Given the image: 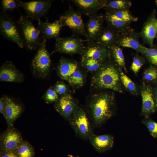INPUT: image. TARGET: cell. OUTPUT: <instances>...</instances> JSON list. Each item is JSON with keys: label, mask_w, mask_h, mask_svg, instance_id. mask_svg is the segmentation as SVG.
<instances>
[{"label": "cell", "mask_w": 157, "mask_h": 157, "mask_svg": "<svg viewBox=\"0 0 157 157\" xmlns=\"http://www.w3.org/2000/svg\"><path fill=\"white\" fill-rule=\"evenodd\" d=\"M88 138L95 149L99 152L109 150L112 147L113 144V137L110 135H97L92 133Z\"/></svg>", "instance_id": "cell-21"}, {"label": "cell", "mask_w": 157, "mask_h": 157, "mask_svg": "<svg viewBox=\"0 0 157 157\" xmlns=\"http://www.w3.org/2000/svg\"><path fill=\"white\" fill-rule=\"evenodd\" d=\"M108 11L112 15L118 18L131 23L137 21V17L133 15L129 10H111Z\"/></svg>", "instance_id": "cell-28"}, {"label": "cell", "mask_w": 157, "mask_h": 157, "mask_svg": "<svg viewBox=\"0 0 157 157\" xmlns=\"http://www.w3.org/2000/svg\"><path fill=\"white\" fill-rule=\"evenodd\" d=\"M57 93L60 94H64L67 91V87L62 83H57L55 85V89Z\"/></svg>", "instance_id": "cell-38"}, {"label": "cell", "mask_w": 157, "mask_h": 157, "mask_svg": "<svg viewBox=\"0 0 157 157\" xmlns=\"http://www.w3.org/2000/svg\"><path fill=\"white\" fill-rule=\"evenodd\" d=\"M156 3L157 5V0L156 1Z\"/></svg>", "instance_id": "cell-44"}, {"label": "cell", "mask_w": 157, "mask_h": 157, "mask_svg": "<svg viewBox=\"0 0 157 157\" xmlns=\"http://www.w3.org/2000/svg\"><path fill=\"white\" fill-rule=\"evenodd\" d=\"M145 62L144 59L138 54H136L133 58L131 68L133 72L138 73Z\"/></svg>", "instance_id": "cell-34"}, {"label": "cell", "mask_w": 157, "mask_h": 157, "mask_svg": "<svg viewBox=\"0 0 157 157\" xmlns=\"http://www.w3.org/2000/svg\"><path fill=\"white\" fill-rule=\"evenodd\" d=\"M155 26L156 31L157 32V19H156L155 20Z\"/></svg>", "instance_id": "cell-42"}, {"label": "cell", "mask_w": 157, "mask_h": 157, "mask_svg": "<svg viewBox=\"0 0 157 157\" xmlns=\"http://www.w3.org/2000/svg\"><path fill=\"white\" fill-rule=\"evenodd\" d=\"M0 33L4 39L14 42L20 48L25 46L18 21L7 13H0Z\"/></svg>", "instance_id": "cell-3"}, {"label": "cell", "mask_w": 157, "mask_h": 157, "mask_svg": "<svg viewBox=\"0 0 157 157\" xmlns=\"http://www.w3.org/2000/svg\"><path fill=\"white\" fill-rule=\"evenodd\" d=\"M1 4V12L3 13L13 11L18 7L16 0H2Z\"/></svg>", "instance_id": "cell-33"}, {"label": "cell", "mask_w": 157, "mask_h": 157, "mask_svg": "<svg viewBox=\"0 0 157 157\" xmlns=\"http://www.w3.org/2000/svg\"><path fill=\"white\" fill-rule=\"evenodd\" d=\"M0 79L1 81L21 83L24 77L12 62L7 61L0 68Z\"/></svg>", "instance_id": "cell-16"}, {"label": "cell", "mask_w": 157, "mask_h": 157, "mask_svg": "<svg viewBox=\"0 0 157 157\" xmlns=\"http://www.w3.org/2000/svg\"><path fill=\"white\" fill-rule=\"evenodd\" d=\"M38 22L37 28L40 35L43 39L47 40L53 38L55 39L59 37L60 31L64 27L60 19L52 22H49L48 19L45 22H42L40 20Z\"/></svg>", "instance_id": "cell-13"}, {"label": "cell", "mask_w": 157, "mask_h": 157, "mask_svg": "<svg viewBox=\"0 0 157 157\" xmlns=\"http://www.w3.org/2000/svg\"><path fill=\"white\" fill-rule=\"evenodd\" d=\"M132 3L128 0H106L104 9L106 10H129Z\"/></svg>", "instance_id": "cell-25"}, {"label": "cell", "mask_w": 157, "mask_h": 157, "mask_svg": "<svg viewBox=\"0 0 157 157\" xmlns=\"http://www.w3.org/2000/svg\"><path fill=\"white\" fill-rule=\"evenodd\" d=\"M5 108V101L4 97H2L0 99V112L3 115Z\"/></svg>", "instance_id": "cell-40"}, {"label": "cell", "mask_w": 157, "mask_h": 157, "mask_svg": "<svg viewBox=\"0 0 157 157\" xmlns=\"http://www.w3.org/2000/svg\"><path fill=\"white\" fill-rule=\"evenodd\" d=\"M56 111L66 118H69L78 109L73 98L69 94H65L57 101L55 105Z\"/></svg>", "instance_id": "cell-17"}, {"label": "cell", "mask_w": 157, "mask_h": 157, "mask_svg": "<svg viewBox=\"0 0 157 157\" xmlns=\"http://www.w3.org/2000/svg\"><path fill=\"white\" fill-rule=\"evenodd\" d=\"M23 141L21 134L15 128H8L1 137V149L2 151H16Z\"/></svg>", "instance_id": "cell-10"}, {"label": "cell", "mask_w": 157, "mask_h": 157, "mask_svg": "<svg viewBox=\"0 0 157 157\" xmlns=\"http://www.w3.org/2000/svg\"><path fill=\"white\" fill-rule=\"evenodd\" d=\"M77 10L89 17L97 14L99 9L104 8L106 0H73Z\"/></svg>", "instance_id": "cell-15"}, {"label": "cell", "mask_w": 157, "mask_h": 157, "mask_svg": "<svg viewBox=\"0 0 157 157\" xmlns=\"http://www.w3.org/2000/svg\"><path fill=\"white\" fill-rule=\"evenodd\" d=\"M18 7L22 8L26 16L32 20L38 21L45 16L49 10L53 0H38L24 1L16 0Z\"/></svg>", "instance_id": "cell-6"}, {"label": "cell", "mask_w": 157, "mask_h": 157, "mask_svg": "<svg viewBox=\"0 0 157 157\" xmlns=\"http://www.w3.org/2000/svg\"><path fill=\"white\" fill-rule=\"evenodd\" d=\"M47 41L43 39L31 63L34 74L41 78H45L48 76L51 65L50 54L46 47Z\"/></svg>", "instance_id": "cell-5"}, {"label": "cell", "mask_w": 157, "mask_h": 157, "mask_svg": "<svg viewBox=\"0 0 157 157\" xmlns=\"http://www.w3.org/2000/svg\"><path fill=\"white\" fill-rule=\"evenodd\" d=\"M18 157H33L34 151L27 142L23 141L16 150Z\"/></svg>", "instance_id": "cell-29"}, {"label": "cell", "mask_w": 157, "mask_h": 157, "mask_svg": "<svg viewBox=\"0 0 157 157\" xmlns=\"http://www.w3.org/2000/svg\"><path fill=\"white\" fill-rule=\"evenodd\" d=\"M104 16L107 26L120 34L129 31L132 29L131 27V23L118 18L108 10H106Z\"/></svg>", "instance_id": "cell-22"}, {"label": "cell", "mask_w": 157, "mask_h": 157, "mask_svg": "<svg viewBox=\"0 0 157 157\" xmlns=\"http://www.w3.org/2000/svg\"><path fill=\"white\" fill-rule=\"evenodd\" d=\"M148 130L154 137H157V123L152 121H149L146 123Z\"/></svg>", "instance_id": "cell-37"}, {"label": "cell", "mask_w": 157, "mask_h": 157, "mask_svg": "<svg viewBox=\"0 0 157 157\" xmlns=\"http://www.w3.org/2000/svg\"><path fill=\"white\" fill-rule=\"evenodd\" d=\"M139 33L132 29L130 31L120 34L115 45L119 47L131 48L143 54L146 47L141 44L139 40Z\"/></svg>", "instance_id": "cell-11"}, {"label": "cell", "mask_w": 157, "mask_h": 157, "mask_svg": "<svg viewBox=\"0 0 157 157\" xmlns=\"http://www.w3.org/2000/svg\"><path fill=\"white\" fill-rule=\"evenodd\" d=\"M54 49L52 53L58 52L68 54H82L85 46L84 41L76 35L55 39Z\"/></svg>", "instance_id": "cell-7"}, {"label": "cell", "mask_w": 157, "mask_h": 157, "mask_svg": "<svg viewBox=\"0 0 157 157\" xmlns=\"http://www.w3.org/2000/svg\"><path fill=\"white\" fill-rule=\"evenodd\" d=\"M68 157H76L74 156H73L72 155H71V154H68Z\"/></svg>", "instance_id": "cell-43"}, {"label": "cell", "mask_w": 157, "mask_h": 157, "mask_svg": "<svg viewBox=\"0 0 157 157\" xmlns=\"http://www.w3.org/2000/svg\"><path fill=\"white\" fill-rule=\"evenodd\" d=\"M69 122L75 132L84 138H89L92 133V129L85 113L78 110L69 117Z\"/></svg>", "instance_id": "cell-9"}, {"label": "cell", "mask_w": 157, "mask_h": 157, "mask_svg": "<svg viewBox=\"0 0 157 157\" xmlns=\"http://www.w3.org/2000/svg\"><path fill=\"white\" fill-rule=\"evenodd\" d=\"M120 34L108 26L104 27L96 42L109 49L115 45Z\"/></svg>", "instance_id": "cell-23"}, {"label": "cell", "mask_w": 157, "mask_h": 157, "mask_svg": "<svg viewBox=\"0 0 157 157\" xmlns=\"http://www.w3.org/2000/svg\"><path fill=\"white\" fill-rule=\"evenodd\" d=\"M0 157H18L16 151H1Z\"/></svg>", "instance_id": "cell-39"}, {"label": "cell", "mask_w": 157, "mask_h": 157, "mask_svg": "<svg viewBox=\"0 0 157 157\" xmlns=\"http://www.w3.org/2000/svg\"><path fill=\"white\" fill-rule=\"evenodd\" d=\"M156 37L157 38V35H156Z\"/></svg>", "instance_id": "cell-45"}, {"label": "cell", "mask_w": 157, "mask_h": 157, "mask_svg": "<svg viewBox=\"0 0 157 157\" xmlns=\"http://www.w3.org/2000/svg\"><path fill=\"white\" fill-rule=\"evenodd\" d=\"M5 108L3 116L8 124V128L13 127L14 121L21 113L22 108L13 100L7 97H4Z\"/></svg>", "instance_id": "cell-20"}, {"label": "cell", "mask_w": 157, "mask_h": 157, "mask_svg": "<svg viewBox=\"0 0 157 157\" xmlns=\"http://www.w3.org/2000/svg\"><path fill=\"white\" fill-rule=\"evenodd\" d=\"M18 21L25 46L31 50L37 49L43 39L39 29L33 24V20L26 15H21Z\"/></svg>", "instance_id": "cell-4"}, {"label": "cell", "mask_w": 157, "mask_h": 157, "mask_svg": "<svg viewBox=\"0 0 157 157\" xmlns=\"http://www.w3.org/2000/svg\"><path fill=\"white\" fill-rule=\"evenodd\" d=\"M114 99L113 95L106 92L93 97L90 106L93 119L97 124H101L111 117Z\"/></svg>", "instance_id": "cell-2"}, {"label": "cell", "mask_w": 157, "mask_h": 157, "mask_svg": "<svg viewBox=\"0 0 157 157\" xmlns=\"http://www.w3.org/2000/svg\"><path fill=\"white\" fill-rule=\"evenodd\" d=\"M82 14L70 6L68 9L61 15L59 19L64 26L69 28L73 34L79 35L87 38L85 24Z\"/></svg>", "instance_id": "cell-8"}, {"label": "cell", "mask_w": 157, "mask_h": 157, "mask_svg": "<svg viewBox=\"0 0 157 157\" xmlns=\"http://www.w3.org/2000/svg\"><path fill=\"white\" fill-rule=\"evenodd\" d=\"M108 49L109 57L111 56L114 61L119 67L126 70L124 58L121 47L114 45Z\"/></svg>", "instance_id": "cell-26"}, {"label": "cell", "mask_w": 157, "mask_h": 157, "mask_svg": "<svg viewBox=\"0 0 157 157\" xmlns=\"http://www.w3.org/2000/svg\"><path fill=\"white\" fill-rule=\"evenodd\" d=\"M156 12H154L144 24L140 36L142 38L144 42L149 45L151 48L154 47V41L156 37L157 32L155 26Z\"/></svg>", "instance_id": "cell-18"}, {"label": "cell", "mask_w": 157, "mask_h": 157, "mask_svg": "<svg viewBox=\"0 0 157 157\" xmlns=\"http://www.w3.org/2000/svg\"><path fill=\"white\" fill-rule=\"evenodd\" d=\"M89 18L85 24L87 37L86 41L95 42L104 27L105 21L104 15L97 14L89 17Z\"/></svg>", "instance_id": "cell-12"}, {"label": "cell", "mask_w": 157, "mask_h": 157, "mask_svg": "<svg viewBox=\"0 0 157 157\" xmlns=\"http://www.w3.org/2000/svg\"><path fill=\"white\" fill-rule=\"evenodd\" d=\"M142 54L145 56L148 62L157 67V48L146 47Z\"/></svg>", "instance_id": "cell-31"}, {"label": "cell", "mask_w": 157, "mask_h": 157, "mask_svg": "<svg viewBox=\"0 0 157 157\" xmlns=\"http://www.w3.org/2000/svg\"><path fill=\"white\" fill-rule=\"evenodd\" d=\"M143 78L147 81L157 82V68L151 66L144 71Z\"/></svg>", "instance_id": "cell-32"}, {"label": "cell", "mask_w": 157, "mask_h": 157, "mask_svg": "<svg viewBox=\"0 0 157 157\" xmlns=\"http://www.w3.org/2000/svg\"><path fill=\"white\" fill-rule=\"evenodd\" d=\"M120 79L124 87L133 94H138V90L136 85L134 82L119 68Z\"/></svg>", "instance_id": "cell-27"}, {"label": "cell", "mask_w": 157, "mask_h": 157, "mask_svg": "<svg viewBox=\"0 0 157 157\" xmlns=\"http://www.w3.org/2000/svg\"><path fill=\"white\" fill-rule=\"evenodd\" d=\"M78 66L76 62L61 58L59 60L58 67L60 77L68 81L71 76L77 70Z\"/></svg>", "instance_id": "cell-24"}, {"label": "cell", "mask_w": 157, "mask_h": 157, "mask_svg": "<svg viewBox=\"0 0 157 157\" xmlns=\"http://www.w3.org/2000/svg\"><path fill=\"white\" fill-rule=\"evenodd\" d=\"M87 42L82 58H91L103 63L109 57V49L96 42Z\"/></svg>", "instance_id": "cell-14"}, {"label": "cell", "mask_w": 157, "mask_h": 157, "mask_svg": "<svg viewBox=\"0 0 157 157\" xmlns=\"http://www.w3.org/2000/svg\"><path fill=\"white\" fill-rule=\"evenodd\" d=\"M82 65L90 71L98 70L101 66L103 63L91 58H82Z\"/></svg>", "instance_id": "cell-30"}, {"label": "cell", "mask_w": 157, "mask_h": 157, "mask_svg": "<svg viewBox=\"0 0 157 157\" xmlns=\"http://www.w3.org/2000/svg\"><path fill=\"white\" fill-rule=\"evenodd\" d=\"M153 93L155 106L157 108V87L154 89Z\"/></svg>", "instance_id": "cell-41"}, {"label": "cell", "mask_w": 157, "mask_h": 157, "mask_svg": "<svg viewBox=\"0 0 157 157\" xmlns=\"http://www.w3.org/2000/svg\"><path fill=\"white\" fill-rule=\"evenodd\" d=\"M92 79L93 85L97 88L108 89L122 93L119 68L111 64H103Z\"/></svg>", "instance_id": "cell-1"}, {"label": "cell", "mask_w": 157, "mask_h": 157, "mask_svg": "<svg viewBox=\"0 0 157 157\" xmlns=\"http://www.w3.org/2000/svg\"><path fill=\"white\" fill-rule=\"evenodd\" d=\"M68 82L74 85L81 86L83 85L82 75L79 70H76L70 77Z\"/></svg>", "instance_id": "cell-35"}, {"label": "cell", "mask_w": 157, "mask_h": 157, "mask_svg": "<svg viewBox=\"0 0 157 157\" xmlns=\"http://www.w3.org/2000/svg\"><path fill=\"white\" fill-rule=\"evenodd\" d=\"M58 93L55 89L50 88L46 92L44 98L47 103H51L56 101L58 99Z\"/></svg>", "instance_id": "cell-36"}, {"label": "cell", "mask_w": 157, "mask_h": 157, "mask_svg": "<svg viewBox=\"0 0 157 157\" xmlns=\"http://www.w3.org/2000/svg\"><path fill=\"white\" fill-rule=\"evenodd\" d=\"M140 92L142 101V113L145 115L154 113L156 106L152 88L143 82L141 85Z\"/></svg>", "instance_id": "cell-19"}]
</instances>
